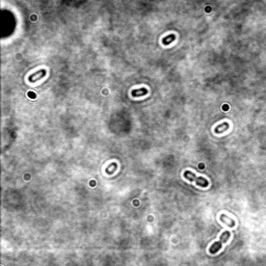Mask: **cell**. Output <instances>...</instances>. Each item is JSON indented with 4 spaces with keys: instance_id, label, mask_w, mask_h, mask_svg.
<instances>
[{
    "instance_id": "cell-3",
    "label": "cell",
    "mask_w": 266,
    "mask_h": 266,
    "mask_svg": "<svg viewBox=\"0 0 266 266\" xmlns=\"http://www.w3.org/2000/svg\"><path fill=\"white\" fill-rule=\"evenodd\" d=\"M46 74H47V71L46 70H44V69L39 70V71H36V72L32 73L31 75H29V77H28V80H29L30 83H35L38 80H39L41 78L45 77V76H46Z\"/></svg>"
},
{
    "instance_id": "cell-6",
    "label": "cell",
    "mask_w": 266,
    "mask_h": 266,
    "mask_svg": "<svg viewBox=\"0 0 266 266\" xmlns=\"http://www.w3.org/2000/svg\"><path fill=\"white\" fill-rule=\"evenodd\" d=\"M148 94V89L146 88H136V89H133L131 92V95L132 97H140V96H144V95Z\"/></svg>"
},
{
    "instance_id": "cell-1",
    "label": "cell",
    "mask_w": 266,
    "mask_h": 266,
    "mask_svg": "<svg viewBox=\"0 0 266 266\" xmlns=\"http://www.w3.org/2000/svg\"><path fill=\"white\" fill-rule=\"evenodd\" d=\"M230 236H231V233L229 231H225V232H223L222 235H220L219 240L216 241V242H214V243H213L212 245L210 246V249H209L210 254H216V253L220 249V247H222L223 244L226 243V242L228 241V239L230 238Z\"/></svg>"
},
{
    "instance_id": "cell-7",
    "label": "cell",
    "mask_w": 266,
    "mask_h": 266,
    "mask_svg": "<svg viewBox=\"0 0 266 266\" xmlns=\"http://www.w3.org/2000/svg\"><path fill=\"white\" fill-rule=\"evenodd\" d=\"M175 39H176V36L174 35V33H172V35H168L165 36V38L162 39V44L167 46V45H170L172 44L173 42H175Z\"/></svg>"
},
{
    "instance_id": "cell-4",
    "label": "cell",
    "mask_w": 266,
    "mask_h": 266,
    "mask_svg": "<svg viewBox=\"0 0 266 266\" xmlns=\"http://www.w3.org/2000/svg\"><path fill=\"white\" fill-rule=\"evenodd\" d=\"M220 220L225 223V225L229 226L230 228H234L235 227V220L232 219V218H230L229 216H227L226 214H222L220 215Z\"/></svg>"
},
{
    "instance_id": "cell-5",
    "label": "cell",
    "mask_w": 266,
    "mask_h": 266,
    "mask_svg": "<svg viewBox=\"0 0 266 266\" xmlns=\"http://www.w3.org/2000/svg\"><path fill=\"white\" fill-rule=\"evenodd\" d=\"M229 128H230V125H229V123H227V122L222 123L220 125H218L217 127L215 128V133H217V134L225 133V131H227Z\"/></svg>"
},
{
    "instance_id": "cell-2",
    "label": "cell",
    "mask_w": 266,
    "mask_h": 266,
    "mask_svg": "<svg viewBox=\"0 0 266 266\" xmlns=\"http://www.w3.org/2000/svg\"><path fill=\"white\" fill-rule=\"evenodd\" d=\"M184 177H185L189 181H194V182H196L197 185L202 186V187H207L208 184H209V183H208V181L205 178L197 177V176L194 175L193 173H191L190 170H186V172L184 173Z\"/></svg>"
}]
</instances>
